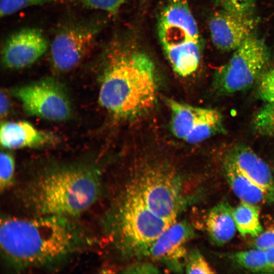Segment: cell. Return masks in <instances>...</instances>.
<instances>
[{
  "mask_svg": "<svg viewBox=\"0 0 274 274\" xmlns=\"http://www.w3.org/2000/svg\"><path fill=\"white\" fill-rule=\"evenodd\" d=\"M257 21L252 15L219 9L211 16L209 28L214 46L222 51H234L253 35Z\"/></svg>",
  "mask_w": 274,
  "mask_h": 274,
  "instance_id": "cell-12",
  "label": "cell"
},
{
  "mask_svg": "<svg viewBox=\"0 0 274 274\" xmlns=\"http://www.w3.org/2000/svg\"><path fill=\"white\" fill-rule=\"evenodd\" d=\"M269 60L264 42L252 36L234 50L229 60L216 72L213 87L221 94H230L250 87Z\"/></svg>",
  "mask_w": 274,
  "mask_h": 274,
  "instance_id": "cell-5",
  "label": "cell"
},
{
  "mask_svg": "<svg viewBox=\"0 0 274 274\" xmlns=\"http://www.w3.org/2000/svg\"><path fill=\"white\" fill-rule=\"evenodd\" d=\"M231 258L239 266L251 272L273 273L266 250L255 248L239 251L233 254Z\"/></svg>",
  "mask_w": 274,
  "mask_h": 274,
  "instance_id": "cell-19",
  "label": "cell"
},
{
  "mask_svg": "<svg viewBox=\"0 0 274 274\" xmlns=\"http://www.w3.org/2000/svg\"><path fill=\"white\" fill-rule=\"evenodd\" d=\"M0 114L1 117H6L9 111L10 101L6 94L3 91L0 94Z\"/></svg>",
  "mask_w": 274,
  "mask_h": 274,
  "instance_id": "cell-29",
  "label": "cell"
},
{
  "mask_svg": "<svg viewBox=\"0 0 274 274\" xmlns=\"http://www.w3.org/2000/svg\"><path fill=\"white\" fill-rule=\"evenodd\" d=\"M85 8L100 10L111 14L118 12L126 0H75Z\"/></svg>",
  "mask_w": 274,
  "mask_h": 274,
  "instance_id": "cell-26",
  "label": "cell"
},
{
  "mask_svg": "<svg viewBox=\"0 0 274 274\" xmlns=\"http://www.w3.org/2000/svg\"><path fill=\"white\" fill-rule=\"evenodd\" d=\"M61 0H1L0 15L5 17L23 9L60 2Z\"/></svg>",
  "mask_w": 274,
  "mask_h": 274,
  "instance_id": "cell-23",
  "label": "cell"
},
{
  "mask_svg": "<svg viewBox=\"0 0 274 274\" xmlns=\"http://www.w3.org/2000/svg\"><path fill=\"white\" fill-rule=\"evenodd\" d=\"M166 103L174 135L187 143L203 142L223 131L222 116L217 111L196 107L172 98Z\"/></svg>",
  "mask_w": 274,
  "mask_h": 274,
  "instance_id": "cell-10",
  "label": "cell"
},
{
  "mask_svg": "<svg viewBox=\"0 0 274 274\" xmlns=\"http://www.w3.org/2000/svg\"><path fill=\"white\" fill-rule=\"evenodd\" d=\"M29 115L62 121L72 115V105L66 88L53 78H46L11 90Z\"/></svg>",
  "mask_w": 274,
  "mask_h": 274,
  "instance_id": "cell-8",
  "label": "cell"
},
{
  "mask_svg": "<svg viewBox=\"0 0 274 274\" xmlns=\"http://www.w3.org/2000/svg\"><path fill=\"white\" fill-rule=\"evenodd\" d=\"M52 140L50 135L38 130L27 121H5L1 125V144L8 149L38 147Z\"/></svg>",
  "mask_w": 274,
  "mask_h": 274,
  "instance_id": "cell-15",
  "label": "cell"
},
{
  "mask_svg": "<svg viewBox=\"0 0 274 274\" xmlns=\"http://www.w3.org/2000/svg\"><path fill=\"white\" fill-rule=\"evenodd\" d=\"M102 61L98 101L114 118L133 120L149 111L157 95V76L150 57L138 48L114 43Z\"/></svg>",
  "mask_w": 274,
  "mask_h": 274,
  "instance_id": "cell-3",
  "label": "cell"
},
{
  "mask_svg": "<svg viewBox=\"0 0 274 274\" xmlns=\"http://www.w3.org/2000/svg\"><path fill=\"white\" fill-rule=\"evenodd\" d=\"M268 62L257 80V90L262 100L274 106V63L268 64Z\"/></svg>",
  "mask_w": 274,
  "mask_h": 274,
  "instance_id": "cell-20",
  "label": "cell"
},
{
  "mask_svg": "<svg viewBox=\"0 0 274 274\" xmlns=\"http://www.w3.org/2000/svg\"><path fill=\"white\" fill-rule=\"evenodd\" d=\"M109 229L110 234L119 232L129 244L147 250L151 243L172 223L151 211L135 190L128 197Z\"/></svg>",
  "mask_w": 274,
  "mask_h": 274,
  "instance_id": "cell-6",
  "label": "cell"
},
{
  "mask_svg": "<svg viewBox=\"0 0 274 274\" xmlns=\"http://www.w3.org/2000/svg\"><path fill=\"white\" fill-rule=\"evenodd\" d=\"M184 270L187 273H216V271L198 250H193L187 253L184 262Z\"/></svg>",
  "mask_w": 274,
  "mask_h": 274,
  "instance_id": "cell-24",
  "label": "cell"
},
{
  "mask_svg": "<svg viewBox=\"0 0 274 274\" xmlns=\"http://www.w3.org/2000/svg\"><path fill=\"white\" fill-rule=\"evenodd\" d=\"M193 235V230L186 222L175 221L151 243L147 253L170 270L180 272L184 269L187 243Z\"/></svg>",
  "mask_w": 274,
  "mask_h": 274,
  "instance_id": "cell-13",
  "label": "cell"
},
{
  "mask_svg": "<svg viewBox=\"0 0 274 274\" xmlns=\"http://www.w3.org/2000/svg\"><path fill=\"white\" fill-rule=\"evenodd\" d=\"M100 30L93 20L67 21L58 29L50 45V60L59 73L76 67L93 49Z\"/></svg>",
  "mask_w": 274,
  "mask_h": 274,
  "instance_id": "cell-7",
  "label": "cell"
},
{
  "mask_svg": "<svg viewBox=\"0 0 274 274\" xmlns=\"http://www.w3.org/2000/svg\"><path fill=\"white\" fill-rule=\"evenodd\" d=\"M269 264L274 272V247L266 250Z\"/></svg>",
  "mask_w": 274,
  "mask_h": 274,
  "instance_id": "cell-30",
  "label": "cell"
},
{
  "mask_svg": "<svg viewBox=\"0 0 274 274\" xmlns=\"http://www.w3.org/2000/svg\"><path fill=\"white\" fill-rule=\"evenodd\" d=\"M255 248L267 250L274 247V225L269 227L256 237Z\"/></svg>",
  "mask_w": 274,
  "mask_h": 274,
  "instance_id": "cell-27",
  "label": "cell"
},
{
  "mask_svg": "<svg viewBox=\"0 0 274 274\" xmlns=\"http://www.w3.org/2000/svg\"><path fill=\"white\" fill-rule=\"evenodd\" d=\"M227 156L252 181L274 196V176L268 165L252 149L237 146Z\"/></svg>",
  "mask_w": 274,
  "mask_h": 274,
  "instance_id": "cell-14",
  "label": "cell"
},
{
  "mask_svg": "<svg viewBox=\"0 0 274 274\" xmlns=\"http://www.w3.org/2000/svg\"><path fill=\"white\" fill-rule=\"evenodd\" d=\"M48 47L47 41L40 29L23 28L5 40L1 52L2 63L8 69L24 68L40 59Z\"/></svg>",
  "mask_w": 274,
  "mask_h": 274,
  "instance_id": "cell-11",
  "label": "cell"
},
{
  "mask_svg": "<svg viewBox=\"0 0 274 274\" xmlns=\"http://www.w3.org/2000/svg\"><path fill=\"white\" fill-rule=\"evenodd\" d=\"M135 191L142 197L149 209L170 223L176 218L181 207L179 180L167 167H150L140 180Z\"/></svg>",
  "mask_w": 274,
  "mask_h": 274,
  "instance_id": "cell-9",
  "label": "cell"
},
{
  "mask_svg": "<svg viewBox=\"0 0 274 274\" xmlns=\"http://www.w3.org/2000/svg\"><path fill=\"white\" fill-rule=\"evenodd\" d=\"M223 168L227 183L241 201L258 205L274 202L272 195L252 181L227 156L224 160Z\"/></svg>",
  "mask_w": 274,
  "mask_h": 274,
  "instance_id": "cell-16",
  "label": "cell"
},
{
  "mask_svg": "<svg viewBox=\"0 0 274 274\" xmlns=\"http://www.w3.org/2000/svg\"><path fill=\"white\" fill-rule=\"evenodd\" d=\"M124 273H158L159 271L157 267L153 264L142 262L133 264L129 266L124 269Z\"/></svg>",
  "mask_w": 274,
  "mask_h": 274,
  "instance_id": "cell-28",
  "label": "cell"
},
{
  "mask_svg": "<svg viewBox=\"0 0 274 274\" xmlns=\"http://www.w3.org/2000/svg\"><path fill=\"white\" fill-rule=\"evenodd\" d=\"M15 160L8 152L0 155V190L1 193L8 190L15 183Z\"/></svg>",
  "mask_w": 274,
  "mask_h": 274,
  "instance_id": "cell-22",
  "label": "cell"
},
{
  "mask_svg": "<svg viewBox=\"0 0 274 274\" xmlns=\"http://www.w3.org/2000/svg\"><path fill=\"white\" fill-rule=\"evenodd\" d=\"M77 218L3 216L0 249L4 264L16 272L57 270L91 245Z\"/></svg>",
  "mask_w": 274,
  "mask_h": 274,
  "instance_id": "cell-1",
  "label": "cell"
},
{
  "mask_svg": "<svg viewBox=\"0 0 274 274\" xmlns=\"http://www.w3.org/2000/svg\"><path fill=\"white\" fill-rule=\"evenodd\" d=\"M160 44L173 70L188 77L198 69L201 44L196 22L186 0H170L157 24Z\"/></svg>",
  "mask_w": 274,
  "mask_h": 274,
  "instance_id": "cell-4",
  "label": "cell"
},
{
  "mask_svg": "<svg viewBox=\"0 0 274 274\" xmlns=\"http://www.w3.org/2000/svg\"><path fill=\"white\" fill-rule=\"evenodd\" d=\"M232 215L236 229L242 236L256 237L263 231L258 204L241 201L236 207L233 208Z\"/></svg>",
  "mask_w": 274,
  "mask_h": 274,
  "instance_id": "cell-18",
  "label": "cell"
},
{
  "mask_svg": "<svg viewBox=\"0 0 274 274\" xmlns=\"http://www.w3.org/2000/svg\"><path fill=\"white\" fill-rule=\"evenodd\" d=\"M233 208L227 201H221L209 212L206 226L208 234L216 244L221 246L234 236L236 227L232 215Z\"/></svg>",
  "mask_w": 274,
  "mask_h": 274,
  "instance_id": "cell-17",
  "label": "cell"
},
{
  "mask_svg": "<svg viewBox=\"0 0 274 274\" xmlns=\"http://www.w3.org/2000/svg\"><path fill=\"white\" fill-rule=\"evenodd\" d=\"M101 177L91 163L47 164L15 181L13 201L25 216L77 218L98 199Z\"/></svg>",
  "mask_w": 274,
  "mask_h": 274,
  "instance_id": "cell-2",
  "label": "cell"
},
{
  "mask_svg": "<svg viewBox=\"0 0 274 274\" xmlns=\"http://www.w3.org/2000/svg\"><path fill=\"white\" fill-rule=\"evenodd\" d=\"M256 0H214L219 9L230 12L251 15Z\"/></svg>",
  "mask_w": 274,
  "mask_h": 274,
  "instance_id": "cell-25",
  "label": "cell"
},
{
  "mask_svg": "<svg viewBox=\"0 0 274 274\" xmlns=\"http://www.w3.org/2000/svg\"><path fill=\"white\" fill-rule=\"evenodd\" d=\"M253 123L259 133L274 136V106L266 104L256 114Z\"/></svg>",
  "mask_w": 274,
  "mask_h": 274,
  "instance_id": "cell-21",
  "label": "cell"
}]
</instances>
